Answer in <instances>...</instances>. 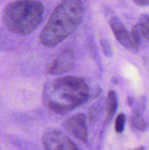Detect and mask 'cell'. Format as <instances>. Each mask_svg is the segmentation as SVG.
Masks as SVG:
<instances>
[{"instance_id": "cell-9", "label": "cell", "mask_w": 149, "mask_h": 150, "mask_svg": "<svg viewBox=\"0 0 149 150\" xmlns=\"http://www.w3.org/2000/svg\"><path fill=\"white\" fill-rule=\"evenodd\" d=\"M131 34L138 46H140L145 41H147L145 30L144 26L140 23L132 28Z\"/></svg>"}, {"instance_id": "cell-8", "label": "cell", "mask_w": 149, "mask_h": 150, "mask_svg": "<svg viewBox=\"0 0 149 150\" xmlns=\"http://www.w3.org/2000/svg\"><path fill=\"white\" fill-rule=\"evenodd\" d=\"M118 101H117L116 94L114 91H110L108 92V98H107L106 104V121L109 122L111 121L112 117L116 112Z\"/></svg>"}, {"instance_id": "cell-13", "label": "cell", "mask_w": 149, "mask_h": 150, "mask_svg": "<svg viewBox=\"0 0 149 150\" xmlns=\"http://www.w3.org/2000/svg\"><path fill=\"white\" fill-rule=\"evenodd\" d=\"M140 23L144 26L146 34L147 42L149 43V17L146 15H143L140 18Z\"/></svg>"}, {"instance_id": "cell-14", "label": "cell", "mask_w": 149, "mask_h": 150, "mask_svg": "<svg viewBox=\"0 0 149 150\" xmlns=\"http://www.w3.org/2000/svg\"><path fill=\"white\" fill-rule=\"evenodd\" d=\"M133 1L139 6L149 5V0H133Z\"/></svg>"}, {"instance_id": "cell-5", "label": "cell", "mask_w": 149, "mask_h": 150, "mask_svg": "<svg viewBox=\"0 0 149 150\" xmlns=\"http://www.w3.org/2000/svg\"><path fill=\"white\" fill-rule=\"evenodd\" d=\"M74 64V53L72 50L65 49L53 59L48 67V73L52 75L67 73L72 70Z\"/></svg>"}, {"instance_id": "cell-7", "label": "cell", "mask_w": 149, "mask_h": 150, "mask_svg": "<svg viewBox=\"0 0 149 150\" xmlns=\"http://www.w3.org/2000/svg\"><path fill=\"white\" fill-rule=\"evenodd\" d=\"M66 130L74 137L83 143L88 139V130L86 122V117L83 114H77L66 120L64 123Z\"/></svg>"}, {"instance_id": "cell-11", "label": "cell", "mask_w": 149, "mask_h": 150, "mask_svg": "<svg viewBox=\"0 0 149 150\" xmlns=\"http://www.w3.org/2000/svg\"><path fill=\"white\" fill-rule=\"evenodd\" d=\"M126 123V117L124 114H120L117 116L115 123V130L118 133L124 131Z\"/></svg>"}, {"instance_id": "cell-4", "label": "cell", "mask_w": 149, "mask_h": 150, "mask_svg": "<svg viewBox=\"0 0 149 150\" xmlns=\"http://www.w3.org/2000/svg\"><path fill=\"white\" fill-rule=\"evenodd\" d=\"M42 144L46 149H79L66 135L58 130H52L46 132L42 137Z\"/></svg>"}, {"instance_id": "cell-3", "label": "cell", "mask_w": 149, "mask_h": 150, "mask_svg": "<svg viewBox=\"0 0 149 150\" xmlns=\"http://www.w3.org/2000/svg\"><path fill=\"white\" fill-rule=\"evenodd\" d=\"M44 6L36 0H18L10 3L4 11L3 20L7 29L18 35L30 34L40 24Z\"/></svg>"}, {"instance_id": "cell-6", "label": "cell", "mask_w": 149, "mask_h": 150, "mask_svg": "<svg viewBox=\"0 0 149 150\" xmlns=\"http://www.w3.org/2000/svg\"><path fill=\"white\" fill-rule=\"evenodd\" d=\"M110 25L117 40L123 46L134 52H136L138 50V45L136 43L131 34L127 30L122 23L117 18H112L110 21Z\"/></svg>"}, {"instance_id": "cell-12", "label": "cell", "mask_w": 149, "mask_h": 150, "mask_svg": "<svg viewBox=\"0 0 149 150\" xmlns=\"http://www.w3.org/2000/svg\"><path fill=\"white\" fill-rule=\"evenodd\" d=\"M101 47H102V51H103L104 54L108 58H110L112 56V48H111V45L110 42H108L107 40L102 39L100 40Z\"/></svg>"}, {"instance_id": "cell-10", "label": "cell", "mask_w": 149, "mask_h": 150, "mask_svg": "<svg viewBox=\"0 0 149 150\" xmlns=\"http://www.w3.org/2000/svg\"><path fill=\"white\" fill-rule=\"evenodd\" d=\"M131 123L134 128L140 131H144L146 129V123L143 117L140 116V113L134 111L131 115Z\"/></svg>"}, {"instance_id": "cell-2", "label": "cell", "mask_w": 149, "mask_h": 150, "mask_svg": "<svg viewBox=\"0 0 149 150\" xmlns=\"http://www.w3.org/2000/svg\"><path fill=\"white\" fill-rule=\"evenodd\" d=\"M83 10L80 0H63L56 7L41 32V43L53 48L68 38L80 25Z\"/></svg>"}, {"instance_id": "cell-1", "label": "cell", "mask_w": 149, "mask_h": 150, "mask_svg": "<svg viewBox=\"0 0 149 150\" xmlns=\"http://www.w3.org/2000/svg\"><path fill=\"white\" fill-rule=\"evenodd\" d=\"M89 87L75 76L58 78L48 82L43 91L45 105L56 114H65L80 106L89 98Z\"/></svg>"}]
</instances>
